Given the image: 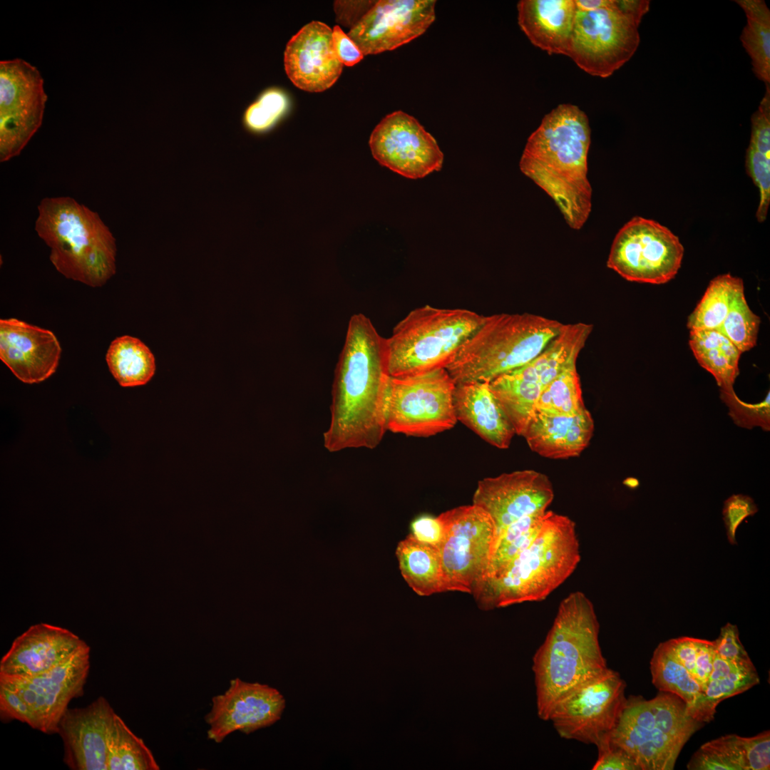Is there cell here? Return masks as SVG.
<instances>
[{
	"instance_id": "6da1fadb",
	"label": "cell",
	"mask_w": 770,
	"mask_h": 770,
	"mask_svg": "<svg viewBox=\"0 0 770 770\" xmlns=\"http://www.w3.org/2000/svg\"><path fill=\"white\" fill-rule=\"evenodd\" d=\"M389 376L385 339L364 314L352 315L335 369L331 419L324 433L331 452L374 448L386 427V389Z\"/></svg>"
},
{
	"instance_id": "7a4b0ae2",
	"label": "cell",
	"mask_w": 770,
	"mask_h": 770,
	"mask_svg": "<svg viewBox=\"0 0 770 770\" xmlns=\"http://www.w3.org/2000/svg\"><path fill=\"white\" fill-rule=\"evenodd\" d=\"M590 145L587 115L576 106L560 104L529 136L520 160L522 173L554 200L575 230L583 226L591 211Z\"/></svg>"
},
{
	"instance_id": "3957f363",
	"label": "cell",
	"mask_w": 770,
	"mask_h": 770,
	"mask_svg": "<svg viewBox=\"0 0 770 770\" xmlns=\"http://www.w3.org/2000/svg\"><path fill=\"white\" fill-rule=\"evenodd\" d=\"M594 605L582 592L564 598L545 640L533 657L536 709L548 721L558 702L608 667L599 642Z\"/></svg>"
},
{
	"instance_id": "277c9868",
	"label": "cell",
	"mask_w": 770,
	"mask_h": 770,
	"mask_svg": "<svg viewBox=\"0 0 770 770\" xmlns=\"http://www.w3.org/2000/svg\"><path fill=\"white\" fill-rule=\"evenodd\" d=\"M580 560L575 523L547 510L532 541L498 574L478 582L471 594L483 610L541 601L567 580Z\"/></svg>"
},
{
	"instance_id": "5b68a950",
	"label": "cell",
	"mask_w": 770,
	"mask_h": 770,
	"mask_svg": "<svg viewBox=\"0 0 770 770\" xmlns=\"http://www.w3.org/2000/svg\"><path fill=\"white\" fill-rule=\"evenodd\" d=\"M35 229L51 248L50 260L65 277L92 287L116 271L115 239L99 215L70 197H46Z\"/></svg>"
},
{
	"instance_id": "8992f818",
	"label": "cell",
	"mask_w": 770,
	"mask_h": 770,
	"mask_svg": "<svg viewBox=\"0 0 770 770\" xmlns=\"http://www.w3.org/2000/svg\"><path fill=\"white\" fill-rule=\"evenodd\" d=\"M563 326L530 313L486 316L445 369L455 384L490 383L535 358Z\"/></svg>"
},
{
	"instance_id": "52a82bcc",
	"label": "cell",
	"mask_w": 770,
	"mask_h": 770,
	"mask_svg": "<svg viewBox=\"0 0 770 770\" xmlns=\"http://www.w3.org/2000/svg\"><path fill=\"white\" fill-rule=\"evenodd\" d=\"M703 725L672 693L660 692L650 699L630 696L609 739L639 770H672L684 744Z\"/></svg>"
},
{
	"instance_id": "ba28073f",
	"label": "cell",
	"mask_w": 770,
	"mask_h": 770,
	"mask_svg": "<svg viewBox=\"0 0 770 770\" xmlns=\"http://www.w3.org/2000/svg\"><path fill=\"white\" fill-rule=\"evenodd\" d=\"M484 318L466 309H414L385 339L389 376L402 378L446 368Z\"/></svg>"
},
{
	"instance_id": "9c48e42d",
	"label": "cell",
	"mask_w": 770,
	"mask_h": 770,
	"mask_svg": "<svg viewBox=\"0 0 770 770\" xmlns=\"http://www.w3.org/2000/svg\"><path fill=\"white\" fill-rule=\"evenodd\" d=\"M592 328L582 322L563 324L535 358L489 383L516 434L521 435L544 388L568 365L577 361Z\"/></svg>"
},
{
	"instance_id": "30bf717a",
	"label": "cell",
	"mask_w": 770,
	"mask_h": 770,
	"mask_svg": "<svg viewBox=\"0 0 770 770\" xmlns=\"http://www.w3.org/2000/svg\"><path fill=\"white\" fill-rule=\"evenodd\" d=\"M455 383L445 368L390 377L386 389V427L394 433L430 436L453 428Z\"/></svg>"
},
{
	"instance_id": "8fae6325",
	"label": "cell",
	"mask_w": 770,
	"mask_h": 770,
	"mask_svg": "<svg viewBox=\"0 0 770 770\" xmlns=\"http://www.w3.org/2000/svg\"><path fill=\"white\" fill-rule=\"evenodd\" d=\"M684 251L679 237L668 227L636 216L616 234L607 266L627 281L661 284L676 276Z\"/></svg>"
},
{
	"instance_id": "7c38bea8",
	"label": "cell",
	"mask_w": 770,
	"mask_h": 770,
	"mask_svg": "<svg viewBox=\"0 0 770 770\" xmlns=\"http://www.w3.org/2000/svg\"><path fill=\"white\" fill-rule=\"evenodd\" d=\"M438 518L444 530L438 550L445 591L471 593L490 562L496 534L494 523L486 511L475 504L451 509Z\"/></svg>"
},
{
	"instance_id": "4fadbf2b",
	"label": "cell",
	"mask_w": 770,
	"mask_h": 770,
	"mask_svg": "<svg viewBox=\"0 0 770 770\" xmlns=\"http://www.w3.org/2000/svg\"><path fill=\"white\" fill-rule=\"evenodd\" d=\"M639 25L616 0L595 11H577L568 56L586 73L609 77L637 51Z\"/></svg>"
},
{
	"instance_id": "5bb4252c",
	"label": "cell",
	"mask_w": 770,
	"mask_h": 770,
	"mask_svg": "<svg viewBox=\"0 0 770 770\" xmlns=\"http://www.w3.org/2000/svg\"><path fill=\"white\" fill-rule=\"evenodd\" d=\"M626 683L607 668L562 699L549 720L565 739L597 745L608 736L625 707Z\"/></svg>"
},
{
	"instance_id": "9a60e30c",
	"label": "cell",
	"mask_w": 770,
	"mask_h": 770,
	"mask_svg": "<svg viewBox=\"0 0 770 770\" xmlns=\"http://www.w3.org/2000/svg\"><path fill=\"white\" fill-rule=\"evenodd\" d=\"M47 96L38 70L21 58L0 61V161L20 154L40 128Z\"/></svg>"
},
{
	"instance_id": "2e32d148",
	"label": "cell",
	"mask_w": 770,
	"mask_h": 770,
	"mask_svg": "<svg viewBox=\"0 0 770 770\" xmlns=\"http://www.w3.org/2000/svg\"><path fill=\"white\" fill-rule=\"evenodd\" d=\"M89 669L90 647L87 645L43 673L29 677L0 675V682L23 698L35 719L36 730L57 734L59 722L70 702L83 694Z\"/></svg>"
},
{
	"instance_id": "e0dca14e",
	"label": "cell",
	"mask_w": 770,
	"mask_h": 770,
	"mask_svg": "<svg viewBox=\"0 0 770 770\" xmlns=\"http://www.w3.org/2000/svg\"><path fill=\"white\" fill-rule=\"evenodd\" d=\"M369 146L380 165L407 178H423L443 165V154L435 138L401 111L380 121L371 134Z\"/></svg>"
},
{
	"instance_id": "ac0fdd59",
	"label": "cell",
	"mask_w": 770,
	"mask_h": 770,
	"mask_svg": "<svg viewBox=\"0 0 770 770\" xmlns=\"http://www.w3.org/2000/svg\"><path fill=\"white\" fill-rule=\"evenodd\" d=\"M211 702L205 721L207 739L217 744L235 732L249 734L274 724L286 706L277 689L238 677L231 679L227 690L214 696Z\"/></svg>"
},
{
	"instance_id": "d6986e66",
	"label": "cell",
	"mask_w": 770,
	"mask_h": 770,
	"mask_svg": "<svg viewBox=\"0 0 770 770\" xmlns=\"http://www.w3.org/2000/svg\"><path fill=\"white\" fill-rule=\"evenodd\" d=\"M433 0H381L349 31L364 55L394 50L420 36L435 20Z\"/></svg>"
},
{
	"instance_id": "ffe728a7",
	"label": "cell",
	"mask_w": 770,
	"mask_h": 770,
	"mask_svg": "<svg viewBox=\"0 0 770 770\" xmlns=\"http://www.w3.org/2000/svg\"><path fill=\"white\" fill-rule=\"evenodd\" d=\"M553 498V488L546 475L523 470L480 481L473 504L488 513L496 534L525 517L545 513Z\"/></svg>"
},
{
	"instance_id": "44dd1931",
	"label": "cell",
	"mask_w": 770,
	"mask_h": 770,
	"mask_svg": "<svg viewBox=\"0 0 770 770\" xmlns=\"http://www.w3.org/2000/svg\"><path fill=\"white\" fill-rule=\"evenodd\" d=\"M116 713L104 697L68 709L58 726L63 761L72 770H107L108 743Z\"/></svg>"
},
{
	"instance_id": "7402d4cb",
	"label": "cell",
	"mask_w": 770,
	"mask_h": 770,
	"mask_svg": "<svg viewBox=\"0 0 770 770\" xmlns=\"http://www.w3.org/2000/svg\"><path fill=\"white\" fill-rule=\"evenodd\" d=\"M286 73L297 88L321 92L330 88L342 73L333 43L332 30L313 21L289 41L284 55Z\"/></svg>"
},
{
	"instance_id": "603a6c76",
	"label": "cell",
	"mask_w": 770,
	"mask_h": 770,
	"mask_svg": "<svg viewBox=\"0 0 770 770\" xmlns=\"http://www.w3.org/2000/svg\"><path fill=\"white\" fill-rule=\"evenodd\" d=\"M61 353L51 331L16 318L0 320V359L22 382L40 383L50 377Z\"/></svg>"
},
{
	"instance_id": "cb8c5ba5",
	"label": "cell",
	"mask_w": 770,
	"mask_h": 770,
	"mask_svg": "<svg viewBox=\"0 0 770 770\" xmlns=\"http://www.w3.org/2000/svg\"><path fill=\"white\" fill-rule=\"evenodd\" d=\"M88 645L70 630L46 624L18 636L0 661V675L29 677L58 666Z\"/></svg>"
},
{
	"instance_id": "d4e9b609",
	"label": "cell",
	"mask_w": 770,
	"mask_h": 770,
	"mask_svg": "<svg viewBox=\"0 0 770 770\" xmlns=\"http://www.w3.org/2000/svg\"><path fill=\"white\" fill-rule=\"evenodd\" d=\"M594 421L585 408L573 415L535 410L520 436L541 456L563 459L578 456L588 446Z\"/></svg>"
},
{
	"instance_id": "484cf974",
	"label": "cell",
	"mask_w": 770,
	"mask_h": 770,
	"mask_svg": "<svg viewBox=\"0 0 770 770\" xmlns=\"http://www.w3.org/2000/svg\"><path fill=\"white\" fill-rule=\"evenodd\" d=\"M453 406L457 420L490 444L509 447L515 430L489 383L455 384Z\"/></svg>"
},
{
	"instance_id": "4316f807",
	"label": "cell",
	"mask_w": 770,
	"mask_h": 770,
	"mask_svg": "<svg viewBox=\"0 0 770 770\" xmlns=\"http://www.w3.org/2000/svg\"><path fill=\"white\" fill-rule=\"evenodd\" d=\"M521 30L535 46L549 54L568 56L577 9L575 0H521Z\"/></svg>"
},
{
	"instance_id": "83f0119b",
	"label": "cell",
	"mask_w": 770,
	"mask_h": 770,
	"mask_svg": "<svg viewBox=\"0 0 770 770\" xmlns=\"http://www.w3.org/2000/svg\"><path fill=\"white\" fill-rule=\"evenodd\" d=\"M770 733L751 737L727 734L711 740L692 755L689 770H769Z\"/></svg>"
},
{
	"instance_id": "f1b7e54d",
	"label": "cell",
	"mask_w": 770,
	"mask_h": 770,
	"mask_svg": "<svg viewBox=\"0 0 770 770\" xmlns=\"http://www.w3.org/2000/svg\"><path fill=\"white\" fill-rule=\"evenodd\" d=\"M689 346L698 363L714 377L729 407L739 399L734 384L739 374L740 351L719 330H691Z\"/></svg>"
},
{
	"instance_id": "f546056e",
	"label": "cell",
	"mask_w": 770,
	"mask_h": 770,
	"mask_svg": "<svg viewBox=\"0 0 770 770\" xmlns=\"http://www.w3.org/2000/svg\"><path fill=\"white\" fill-rule=\"evenodd\" d=\"M396 555L403 578L417 595L446 592L437 547L423 543L410 534L398 544Z\"/></svg>"
},
{
	"instance_id": "4dcf8cb0",
	"label": "cell",
	"mask_w": 770,
	"mask_h": 770,
	"mask_svg": "<svg viewBox=\"0 0 770 770\" xmlns=\"http://www.w3.org/2000/svg\"><path fill=\"white\" fill-rule=\"evenodd\" d=\"M106 360L109 370L123 387L146 384L155 371V357L139 339L124 335L111 343Z\"/></svg>"
},
{
	"instance_id": "1f68e13d",
	"label": "cell",
	"mask_w": 770,
	"mask_h": 770,
	"mask_svg": "<svg viewBox=\"0 0 770 770\" xmlns=\"http://www.w3.org/2000/svg\"><path fill=\"white\" fill-rule=\"evenodd\" d=\"M734 1L746 16L740 40L751 58L754 73L766 85L770 84V11L764 0Z\"/></svg>"
},
{
	"instance_id": "d6a6232c",
	"label": "cell",
	"mask_w": 770,
	"mask_h": 770,
	"mask_svg": "<svg viewBox=\"0 0 770 770\" xmlns=\"http://www.w3.org/2000/svg\"><path fill=\"white\" fill-rule=\"evenodd\" d=\"M744 287L741 278L729 273L712 279L702 299L688 317L687 327L691 330L718 329L729 312L737 291Z\"/></svg>"
},
{
	"instance_id": "836d02e7",
	"label": "cell",
	"mask_w": 770,
	"mask_h": 770,
	"mask_svg": "<svg viewBox=\"0 0 770 770\" xmlns=\"http://www.w3.org/2000/svg\"><path fill=\"white\" fill-rule=\"evenodd\" d=\"M151 750L117 714L110 736L107 770H159Z\"/></svg>"
},
{
	"instance_id": "e575fe53",
	"label": "cell",
	"mask_w": 770,
	"mask_h": 770,
	"mask_svg": "<svg viewBox=\"0 0 770 770\" xmlns=\"http://www.w3.org/2000/svg\"><path fill=\"white\" fill-rule=\"evenodd\" d=\"M759 682L756 668L738 669L724 677L710 680L694 702L687 705V713L700 722H709L722 701L741 694Z\"/></svg>"
},
{
	"instance_id": "d590c367",
	"label": "cell",
	"mask_w": 770,
	"mask_h": 770,
	"mask_svg": "<svg viewBox=\"0 0 770 770\" xmlns=\"http://www.w3.org/2000/svg\"><path fill=\"white\" fill-rule=\"evenodd\" d=\"M652 682L659 692L672 693L687 705L694 702L702 688L688 670L669 652L664 642L653 652L650 661Z\"/></svg>"
},
{
	"instance_id": "8d00e7d4",
	"label": "cell",
	"mask_w": 770,
	"mask_h": 770,
	"mask_svg": "<svg viewBox=\"0 0 770 770\" xmlns=\"http://www.w3.org/2000/svg\"><path fill=\"white\" fill-rule=\"evenodd\" d=\"M576 362L568 365L543 390L535 410L551 414L573 415L585 409Z\"/></svg>"
},
{
	"instance_id": "74e56055",
	"label": "cell",
	"mask_w": 770,
	"mask_h": 770,
	"mask_svg": "<svg viewBox=\"0 0 770 770\" xmlns=\"http://www.w3.org/2000/svg\"><path fill=\"white\" fill-rule=\"evenodd\" d=\"M760 322L759 317L748 306L744 287H741L736 293L727 315L717 330L743 353L756 344Z\"/></svg>"
},
{
	"instance_id": "f35d334b",
	"label": "cell",
	"mask_w": 770,
	"mask_h": 770,
	"mask_svg": "<svg viewBox=\"0 0 770 770\" xmlns=\"http://www.w3.org/2000/svg\"><path fill=\"white\" fill-rule=\"evenodd\" d=\"M288 98L285 93L275 87L264 91L245 111L244 128L260 134L273 128L287 111Z\"/></svg>"
},
{
	"instance_id": "ab89813d",
	"label": "cell",
	"mask_w": 770,
	"mask_h": 770,
	"mask_svg": "<svg viewBox=\"0 0 770 770\" xmlns=\"http://www.w3.org/2000/svg\"><path fill=\"white\" fill-rule=\"evenodd\" d=\"M758 511L752 498L744 494H734L724 503L722 515L727 536L732 545L736 544V532L740 524Z\"/></svg>"
},
{
	"instance_id": "60d3db41",
	"label": "cell",
	"mask_w": 770,
	"mask_h": 770,
	"mask_svg": "<svg viewBox=\"0 0 770 770\" xmlns=\"http://www.w3.org/2000/svg\"><path fill=\"white\" fill-rule=\"evenodd\" d=\"M713 642L716 654L722 659L741 667H755L739 640L736 625L727 623L721 628L717 639Z\"/></svg>"
},
{
	"instance_id": "b9f144b4",
	"label": "cell",
	"mask_w": 770,
	"mask_h": 770,
	"mask_svg": "<svg viewBox=\"0 0 770 770\" xmlns=\"http://www.w3.org/2000/svg\"><path fill=\"white\" fill-rule=\"evenodd\" d=\"M729 414L739 426L749 429L759 426L766 431L770 429L769 391L759 404H748L740 400L729 409Z\"/></svg>"
},
{
	"instance_id": "7bdbcfd3",
	"label": "cell",
	"mask_w": 770,
	"mask_h": 770,
	"mask_svg": "<svg viewBox=\"0 0 770 770\" xmlns=\"http://www.w3.org/2000/svg\"><path fill=\"white\" fill-rule=\"evenodd\" d=\"M0 718L3 722L17 720L36 729L35 719L27 704L12 688L0 682Z\"/></svg>"
},
{
	"instance_id": "ee69618b",
	"label": "cell",
	"mask_w": 770,
	"mask_h": 770,
	"mask_svg": "<svg viewBox=\"0 0 770 770\" xmlns=\"http://www.w3.org/2000/svg\"><path fill=\"white\" fill-rule=\"evenodd\" d=\"M597 759L592 770H639L635 761L622 749L610 741L609 736L596 745Z\"/></svg>"
},
{
	"instance_id": "f6af8a7d",
	"label": "cell",
	"mask_w": 770,
	"mask_h": 770,
	"mask_svg": "<svg viewBox=\"0 0 770 770\" xmlns=\"http://www.w3.org/2000/svg\"><path fill=\"white\" fill-rule=\"evenodd\" d=\"M411 535L417 540L438 548L443 538V525L438 517L421 515L411 524Z\"/></svg>"
},
{
	"instance_id": "bcb514c9",
	"label": "cell",
	"mask_w": 770,
	"mask_h": 770,
	"mask_svg": "<svg viewBox=\"0 0 770 770\" xmlns=\"http://www.w3.org/2000/svg\"><path fill=\"white\" fill-rule=\"evenodd\" d=\"M714 652L713 641L697 639V656L692 676L700 685L702 691L708 683L712 673Z\"/></svg>"
},
{
	"instance_id": "7dc6e473",
	"label": "cell",
	"mask_w": 770,
	"mask_h": 770,
	"mask_svg": "<svg viewBox=\"0 0 770 770\" xmlns=\"http://www.w3.org/2000/svg\"><path fill=\"white\" fill-rule=\"evenodd\" d=\"M663 642L672 656L692 675L697 656V638L681 637Z\"/></svg>"
},
{
	"instance_id": "c3c4849f",
	"label": "cell",
	"mask_w": 770,
	"mask_h": 770,
	"mask_svg": "<svg viewBox=\"0 0 770 770\" xmlns=\"http://www.w3.org/2000/svg\"><path fill=\"white\" fill-rule=\"evenodd\" d=\"M332 37L337 56L343 65L352 66L363 58L360 48L339 26H334Z\"/></svg>"
},
{
	"instance_id": "681fc988",
	"label": "cell",
	"mask_w": 770,
	"mask_h": 770,
	"mask_svg": "<svg viewBox=\"0 0 770 770\" xmlns=\"http://www.w3.org/2000/svg\"><path fill=\"white\" fill-rule=\"evenodd\" d=\"M376 1H336L334 11L337 21L351 29L371 9Z\"/></svg>"
},
{
	"instance_id": "f907efd6",
	"label": "cell",
	"mask_w": 770,
	"mask_h": 770,
	"mask_svg": "<svg viewBox=\"0 0 770 770\" xmlns=\"http://www.w3.org/2000/svg\"><path fill=\"white\" fill-rule=\"evenodd\" d=\"M618 8L627 15L632 16L639 24L642 16L649 11L650 1L616 0Z\"/></svg>"
},
{
	"instance_id": "816d5d0a",
	"label": "cell",
	"mask_w": 770,
	"mask_h": 770,
	"mask_svg": "<svg viewBox=\"0 0 770 770\" xmlns=\"http://www.w3.org/2000/svg\"><path fill=\"white\" fill-rule=\"evenodd\" d=\"M753 668L755 667L748 668L739 666L730 661L722 659L719 655H717L716 652H714V656L713 659V667L712 673L709 676V681L724 677L730 673L735 672L738 669Z\"/></svg>"
},
{
	"instance_id": "f5cc1de1",
	"label": "cell",
	"mask_w": 770,
	"mask_h": 770,
	"mask_svg": "<svg viewBox=\"0 0 770 770\" xmlns=\"http://www.w3.org/2000/svg\"><path fill=\"white\" fill-rule=\"evenodd\" d=\"M611 0H575L577 11H591L607 6Z\"/></svg>"
}]
</instances>
